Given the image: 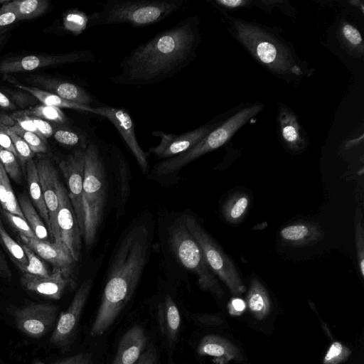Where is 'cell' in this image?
Masks as SVG:
<instances>
[{
	"label": "cell",
	"mask_w": 364,
	"mask_h": 364,
	"mask_svg": "<svg viewBox=\"0 0 364 364\" xmlns=\"http://www.w3.org/2000/svg\"><path fill=\"white\" fill-rule=\"evenodd\" d=\"M201 40L200 17L188 16L132 50L120 63L121 71L110 80L143 86L170 78L193 61Z\"/></svg>",
	"instance_id": "1"
},
{
	"label": "cell",
	"mask_w": 364,
	"mask_h": 364,
	"mask_svg": "<svg viewBox=\"0 0 364 364\" xmlns=\"http://www.w3.org/2000/svg\"><path fill=\"white\" fill-rule=\"evenodd\" d=\"M152 239L151 220L138 219L124 230L112 254L91 336L103 334L132 298L149 261Z\"/></svg>",
	"instance_id": "2"
},
{
	"label": "cell",
	"mask_w": 364,
	"mask_h": 364,
	"mask_svg": "<svg viewBox=\"0 0 364 364\" xmlns=\"http://www.w3.org/2000/svg\"><path fill=\"white\" fill-rule=\"evenodd\" d=\"M219 10L234 38L271 74L294 85H299L314 74V68L297 55L294 46L281 36L278 29Z\"/></svg>",
	"instance_id": "3"
},
{
	"label": "cell",
	"mask_w": 364,
	"mask_h": 364,
	"mask_svg": "<svg viewBox=\"0 0 364 364\" xmlns=\"http://www.w3.org/2000/svg\"><path fill=\"white\" fill-rule=\"evenodd\" d=\"M105 161L97 143L90 139L85 150L82 204L85 213L84 241L88 248L96 239L104 220L109 181Z\"/></svg>",
	"instance_id": "4"
},
{
	"label": "cell",
	"mask_w": 364,
	"mask_h": 364,
	"mask_svg": "<svg viewBox=\"0 0 364 364\" xmlns=\"http://www.w3.org/2000/svg\"><path fill=\"white\" fill-rule=\"evenodd\" d=\"M187 0H109L88 16V27L127 23L145 26L157 23L184 6Z\"/></svg>",
	"instance_id": "5"
},
{
	"label": "cell",
	"mask_w": 364,
	"mask_h": 364,
	"mask_svg": "<svg viewBox=\"0 0 364 364\" xmlns=\"http://www.w3.org/2000/svg\"><path fill=\"white\" fill-rule=\"evenodd\" d=\"M264 107L260 102L238 106L220 124L188 151L174 157L164 159L159 164L161 173L171 176L178 173L184 166L203 155L218 149L226 144L232 136L250 119L258 114Z\"/></svg>",
	"instance_id": "6"
},
{
	"label": "cell",
	"mask_w": 364,
	"mask_h": 364,
	"mask_svg": "<svg viewBox=\"0 0 364 364\" xmlns=\"http://www.w3.org/2000/svg\"><path fill=\"white\" fill-rule=\"evenodd\" d=\"M169 245L175 257L187 270L194 274L201 289L216 295L221 294L220 285L208 267L203 252L188 232L182 218L170 228Z\"/></svg>",
	"instance_id": "7"
},
{
	"label": "cell",
	"mask_w": 364,
	"mask_h": 364,
	"mask_svg": "<svg viewBox=\"0 0 364 364\" xmlns=\"http://www.w3.org/2000/svg\"><path fill=\"white\" fill-rule=\"evenodd\" d=\"M181 218L184 225L200 247L205 261L213 274L225 282L232 292L242 291L244 287L233 261L223 251L195 217L185 215Z\"/></svg>",
	"instance_id": "8"
},
{
	"label": "cell",
	"mask_w": 364,
	"mask_h": 364,
	"mask_svg": "<svg viewBox=\"0 0 364 364\" xmlns=\"http://www.w3.org/2000/svg\"><path fill=\"white\" fill-rule=\"evenodd\" d=\"M235 109L236 107H234L206 124L181 134H168L161 131L154 132L153 134L159 136L160 141L156 146L150 148L149 153L152 154L158 159L164 160L188 151L220 124Z\"/></svg>",
	"instance_id": "9"
},
{
	"label": "cell",
	"mask_w": 364,
	"mask_h": 364,
	"mask_svg": "<svg viewBox=\"0 0 364 364\" xmlns=\"http://www.w3.org/2000/svg\"><path fill=\"white\" fill-rule=\"evenodd\" d=\"M95 55L88 50H75L63 54H39L17 56L0 62V74L6 75L31 71L56 65L76 63H93Z\"/></svg>",
	"instance_id": "10"
},
{
	"label": "cell",
	"mask_w": 364,
	"mask_h": 364,
	"mask_svg": "<svg viewBox=\"0 0 364 364\" xmlns=\"http://www.w3.org/2000/svg\"><path fill=\"white\" fill-rule=\"evenodd\" d=\"M85 150L76 149L59 162V168L68 188V196L75 212L82 237L85 235V213L82 204Z\"/></svg>",
	"instance_id": "11"
},
{
	"label": "cell",
	"mask_w": 364,
	"mask_h": 364,
	"mask_svg": "<svg viewBox=\"0 0 364 364\" xmlns=\"http://www.w3.org/2000/svg\"><path fill=\"white\" fill-rule=\"evenodd\" d=\"M93 279L84 281L77 290L68 308L60 315L50 341L55 346L64 348L72 340L77 330L82 309L88 299Z\"/></svg>",
	"instance_id": "12"
},
{
	"label": "cell",
	"mask_w": 364,
	"mask_h": 364,
	"mask_svg": "<svg viewBox=\"0 0 364 364\" xmlns=\"http://www.w3.org/2000/svg\"><path fill=\"white\" fill-rule=\"evenodd\" d=\"M56 188L58 197L57 221L61 240L77 262L81 255L82 235L68 191L60 179L57 181Z\"/></svg>",
	"instance_id": "13"
},
{
	"label": "cell",
	"mask_w": 364,
	"mask_h": 364,
	"mask_svg": "<svg viewBox=\"0 0 364 364\" xmlns=\"http://www.w3.org/2000/svg\"><path fill=\"white\" fill-rule=\"evenodd\" d=\"M93 113L106 117L113 124L132 153L141 172L147 173L149 170L147 155L137 141L134 123L129 112L124 107L106 105L93 107Z\"/></svg>",
	"instance_id": "14"
},
{
	"label": "cell",
	"mask_w": 364,
	"mask_h": 364,
	"mask_svg": "<svg viewBox=\"0 0 364 364\" xmlns=\"http://www.w3.org/2000/svg\"><path fill=\"white\" fill-rule=\"evenodd\" d=\"M58 307L49 304H31L15 311L16 327L27 336L38 338L54 324Z\"/></svg>",
	"instance_id": "15"
},
{
	"label": "cell",
	"mask_w": 364,
	"mask_h": 364,
	"mask_svg": "<svg viewBox=\"0 0 364 364\" xmlns=\"http://www.w3.org/2000/svg\"><path fill=\"white\" fill-rule=\"evenodd\" d=\"M36 165L44 200L48 212L51 228V238L53 242L60 245H64L61 240L57 221L58 197L56 184L59 179L58 174L53 164L47 158H40Z\"/></svg>",
	"instance_id": "16"
},
{
	"label": "cell",
	"mask_w": 364,
	"mask_h": 364,
	"mask_svg": "<svg viewBox=\"0 0 364 364\" xmlns=\"http://www.w3.org/2000/svg\"><path fill=\"white\" fill-rule=\"evenodd\" d=\"M277 107V129L281 143L291 152H302L309 145L306 132L289 107L282 102Z\"/></svg>",
	"instance_id": "17"
},
{
	"label": "cell",
	"mask_w": 364,
	"mask_h": 364,
	"mask_svg": "<svg viewBox=\"0 0 364 364\" xmlns=\"http://www.w3.org/2000/svg\"><path fill=\"white\" fill-rule=\"evenodd\" d=\"M21 284L27 290L57 300L61 298L68 288L73 287L74 280L72 275L60 269H53L47 277L23 273Z\"/></svg>",
	"instance_id": "18"
},
{
	"label": "cell",
	"mask_w": 364,
	"mask_h": 364,
	"mask_svg": "<svg viewBox=\"0 0 364 364\" xmlns=\"http://www.w3.org/2000/svg\"><path fill=\"white\" fill-rule=\"evenodd\" d=\"M20 238L23 244L30 247L37 255L53 264V269H60L72 275L75 262L65 245H60L37 237H28L21 234H20Z\"/></svg>",
	"instance_id": "19"
},
{
	"label": "cell",
	"mask_w": 364,
	"mask_h": 364,
	"mask_svg": "<svg viewBox=\"0 0 364 364\" xmlns=\"http://www.w3.org/2000/svg\"><path fill=\"white\" fill-rule=\"evenodd\" d=\"M27 81L70 102L86 106L93 102L92 95L87 90L68 81L43 75L31 76Z\"/></svg>",
	"instance_id": "20"
},
{
	"label": "cell",
	"mask_w": 364,
	"mask_h": 364,
	"mask_svg": "<svg viewBox=\"0 0 364 364\" xmlns=\"http://www.w3.org/2000/svg\"><path fill=\"white\" fill-rule=\"evenodd\" d=\"M146 346V337L143 328L134 326L120 338L112 364H134Z\"/></svg>",
	"instance_id": "21"
},
{
	"label": "cell",
	"mask_w": 364,
	"mask_h": 364,
	"mask_svg": "<svg viewBox=\"0 0 364 364\" xmlns=\"http://www.w3.org/2000/svg\"><path fill=\"white\" fill-rule=\"evenodd\" d=\"M282 241L291 246L299 247L321 241L324 233L320 225L311 222H300L282 228L279 232Z\"/></svg>",
	"instance_id": "22"
},
{
	"label": "cell",
	"mask_w": 364,
	"mask_h": 364,
	"mask_svg": "<svg viewBox=\"0 0 364 364\" xmlns=\"http://www.w3.org/2000/svg\"><path fill=\"white\" fill-rule=\"evenodd\" d=\"M210 2L217 8L228 10L258 8L271 13L274 7H278L289 16H294L296 12L288 1L283 0H214Z\"/></svg>",
	"instance_id": "23"
},
{
	"label": "cell",
	"mask_w": 364,
	"mask_h": 364,
	"mask_svg": "<svg viewBox=\"0 0 364 364\" xmlns=\"http://www.w3.org/2000/svg\"><path fill=\"white\" fill-rule=\"evenodd\" d=\"M158 316L161 331L170 343L177 338L181 326L179 310L170 296H166L158 308Z\"/></svg>",
	"instance_id": "24"
},
{
	"label": "cell",
	"mask_w": 364,
	"mask_h": 364,
	"mask_svg": "<svg viewBox=\"0 0 364 364\" xmlns=\"http://www.w3.org/2000/svg\"><path fill=\"white\" fill-rule=\"evenodd\" d=\"M26 170L31 200L40 214L41 218L46 223L47 230L51 235V228L48 212L44 200L36 165L32 159L26 162Z\"/></svg>",
	"instance_id": "25"
},
{
	"label": "cell",
	"mask_w": 364,
	"mask_h": 364,
	"mask_svg": "<svg viewBox=\"0 0 364 364\" xmlns=\"http://www.w3.org/2000/svg\"><path fill=\"white\" fill-rule=\"evenodd\" d=\"M16 87L30 93L43 105L60 108H68L93 113V107L70 102L53 93L36 87H30L21 84H15Z\"/></svg>",
	"instance_id": "26"
},
{
	"label": "cell",
	"mask_w": 364,
	"mask_h": 364,
	"mask_svg": "<svg viewBox=\"0 0 364 364\" xmlns=\"http://www.w3.org/2000/svg\"><path fill=\"white\" fill-rule=\"evenodd\" d=\"M250 197L244 192L231 195L223 205L222 213L225 220L230 224L240 223L249 207Z\"/></svg>",
	"instance_id": "27"
},
{
	"label": "cell",
	"mask_w": 364,
	"mask_h": 364,
	"mask_svg": "<svg viewBox=\"0 0 364 364\" xmlns=\"http://www.w3.org/2000/svg\"><path fill=\"white\" fill-rule=\"evenodd\" d=\"M338 33L343 45L353 55L361 56L364 53V43L359 30L350 23L341 21L338 25Z\"/></svg>",
	"instance_id": "28"
},
{
	"label": "cell",
	"mask_w": 364,
	"mask_h": 364,
	"mask_svg": "<svg viewBox=\"0 0 364 364\" xmlns=\"http://www.w3.org/2000/svg\"><path fill=\"white\" fill-rule=\"evenodd\" d=\"M8 4L14 11L18 21L36 18L44 14L49 6L47 0L13 1Z\"/></svg>",
	"instance_id": "29"
},
{
	"label": "cell",
	"mask_w": 364,
	"mask_h": 364,
	"mask_svg": "<svg viewBox=\"0 0 364 364\" xmlns=\"http://www.w3.org/2000/svg\"><path fill=\"white\" fill-rule=\"evenodd\" d=\"M18 202L24 218L32 229L36 237L43 240L47 239L48 230L31 200L23 194L19 196Z\"/></svg>",
	"instance_id": "30"
},
{
	"label": "cell",
	"mask_w": 364,
	"mask_h": 364,
	"mask_svg": "<svg viewBox=\"0 0 364 364\" xmlns=\"http://www.w3.org/2000/svg\"><path fill=\"white\" fill-rule=\"evenodd\" d=\"M21 116L34 117L61 124H65L68 122L60 109L43 104L14 112L11 117Z\"/></svg>",
	"instance_id": "31"
},
{
	"label": "cell",
	"mask_w": 364,
	"mask_h": 364,
	"mask_svg": "<svg viewBox=\"0 0 364 364\" xmlns=\"http://www.w3.org/2000/svg\"><path fill=\"white\" fill-rule=\"evenodd\" d=\"M0 203L3 210L23 218L24 216L11 188L9 176L0 161Z\"/></svg>",
	"instance_id": "32"
},
{
	"label": "cell",
	"mask_w": 364,
	"mask_h": 364,
	"mask_svg": "<svg viewBox=\"0 0 364 364\" xmlns=\"http://www.w3.org/2000/svg\"><path fill=\"white\" fill-rule=\"evenodd\" d=\"M53 136L59 144L65 146L77 147V149L85 150L90 141L86 133L67 127L55 130Z\"/></svg>",
	"instance_id": "33"
},
{
	"label": "cell",
	"mask_w": 364,
	"mask_h": 364,
	"mask_svg": "<svg viewBox=\"0 0 364 364\" xmlns=\"http://www.w3.org/2000/svg\"><path fill=\"white\" fill-rule=\"evenodd\" d=\"M0 244L10 255L12 261L23 272L28 264V260L25 253L17 242H16L5 230L1 220H0Z\"/></svg>",
	"instance_id": "34"
},
{
	"label": "cell",
	"mask_w": 364,
	"mask_h": 364,
	"mask_svg": "<svg viewBox=\"0 0 364 364\" xmlns=\"http://www.w3.org/2000/svg\"><path fill=\"white\" fill-rule=\"evenodd\" d=\"M89 18L84 12L72 9L63 17L64 28L74 35L82 33L88 27Z\"/></svg>",
	"instance_id": "35"
},
{
	"label": "cell",
	"mask_w": 364,
	"mask_h": 364,
	"mask_svg": "<svg viewBox=\"0 0 364 364\" xmlns=\"http://www.w3.org/2000/svg\"><path fill=\"white\" fill-rule=\"evenodd\" d=\"M354 224L358 264L360 273L364 277V225L363 212L360 207L356 208Z\"/></svg>",
	"instance_id": "36"
},
{
	"label": "cell",
	"mask_w": 364,
	"mask_h": 364,
	"mask_svg": "<svg viewBox=\"0 0 364 364\" xmlns=\"http://www.w3.org/2000/svg\"><path fill=\"white\" fill-rule=\"evenodd\" d=\"M267 303L264 289L257 278L252 280L248 296V304L250 309L255 312L263 311Z\"/></svg>",
	"instance_id": "37"
},
{
	"label": "cell",
	"mask_w": 364,
	"mask_h": 364,
	"mask_svg": "<svg viewBox=\"0 0 364 364\" xmlns=\"http://www.w3.org/2000/svg\"><path fill=\"white\" fill-rule=\"evenodd\" d=\"M21 247L28 260V264L23 272L38 277L48 276L50 274L46 266L37 255L26 245L23 244Z\"/></svg>",
	"instance_id": "38"
},
{
	"label": "cell",
	"mask_w": 364,
	"mask_h": 364,
	"mask_svg": "<svg viewBox=\"0 0 364 364\" xmlns=\"http://www.w3.org/2000/svg\"><path fill=\"white\" fill-rule=\"evenodd\" d=\"M16 156L0 146V161L5 171L14 181L20 182L21 171Z\"/></svg>",
	"instance_id": "39"
},
{
	"label": "cell",
	"mask_w": 364,
	"mask_h": 364,
	"mask_svg": "<svg viewBox=\"0 0 364 364\" xmlns=\"http://www.w3.org/2000/svg\"><path fill=\"white\" fill-rule=\"evenodd\" d=\"M9 127L27 143L33 153H45L47 151L45 141L36 134L21 129L16 124L9 126Z\"/></svg>",
	"instance_id": "40"
},
{
	"label": "cell",
	"mask_w": 364,
	"mask_h": 364,
	"mask_svg": "<svg viewBox=\"0 0 364 364\" xmlns=\"http://www.w3.org/2000/svg\"><path fill=\"white\" fill-rule=\"evenodd\" d=\"M9 124L6 126V132L13 142L18 160L23 167H24L26 162L33 158L34 153L31 151L27 143L9 127Z\"/></svg>",
	"instance_id": "41"
},
{
	"label": "cell",
	"mask_w": 364,
	"mask_h": 364,
	"mask_svg": "<svg viewBox=\"0 0 364 364\" xmlns=\"http://www.w3.org/2000/svg\"><path fill=\"white\" fill-rule=\"evenodd\" d=\"M3 213L11 225L18 230L19 234L28 237H36L25 218L12 214L4 210H3Z\"/></svg>",
	"instance_id": "42"
},
{
	"label": "cell",
	"mask_w": 364,
	"mask_h": 364,
	"mask_svg": "<svg viewBox=\"0 0 364 364\" xmlns=\"http://www.w3.org/2000/svg\"><path fill=\"white\" fill-rule=\"evenodd\" d=\"M9 2L1 5L0 8V35L18 21L16 15L8 4Z\"/></svg>",
	"instance_id": "43"
},
{
	"label": "cell",
	"mask_w": 364,
	"mask_h": 364,
	"mask_svg": "<svg viewBox=\"0 0 364 364\" xmlns=\"http://www.w3.org/2000/svg\"><path fill=\"white\" fill-rule=\"evenodd\" d=\"M6 117L0 120V146L13 153L18 159L13 142L6 132Z\"/></svg>",
	"instance_id": "44"
},
{
	"label": "cell",
	"mask_w": 364,
	"mask_h": 364,
	"mask_svg": "<svg viewBox=\"0 0 364 364\" xmlns=\"http://www.w3.org/2000/svg\"><path fill=\"white\" fill-rule=\"evenodd\" d=\"M30 117L34 123L38 132H39L41 137L44 141L46 138L53 135V128L48 121L34 117Z\"/></svg>",
	"instance_id": "45"
},
{
	"label": "cell",
	"mask_w": 364,
	"mask_h": 364,
	"mask_svg": "<svg viewBox=\"0 0 364 364\" xmlns=\"http://www.w3.org/2000/svg\"><path fill=\"white\" fill-rule=\"evenodd\" d=\"M92 358L90 353H78L77 355L60 360L54 364H91Z\"/></svg>",
	"instance_id": "46"
},
{
	"label": "cell",
	"mask_w": 364,
	"mask_h": 364,
	"mask_svg": "<svg viewBox=\"0 0 364 364\" xmlns=\"http://www.w3.org/2000/svg\"><path fill=\"white\" fill-rule=\"evenodd\" d=\"M11 119L16 121V124L18 126H19L21 129H23L26 131H28V132L35 133L41 137L39 132H38L34 123L33 122V121L31 120L30 117H28V116L14 117H11Z\"/></svg>",
	"instance_id": "47"
},
{
	"label": "cell",
	"mask_w": 364,
	"mask_h": 364,
	"mask_svg": "<svg viewBox=\"0 0 364 364\" xmlns=\"http://www.w3.org/2000/svg\"><path fill=\"white\" fill-rule=\"evenodd\" d=\"M156 350L151 347L144 351L134 364H156Z\"/></svg>",
	"instance_id": "48"
},
{
	"label": "cell",
	"mask_w": 364,
	"mask_h": 364,
	"mask_svg": "<svg viewBox=\"0 0 364 364\" xmlns=\"http://www.w3.org/2000/svg\"><path fill=\"white\" fill-rule=\"evenodd\" d=\"M343 346L338 342L333 343L328 349L325 357L326 360H330L339 355L342 352Z\"/></svg>",
	"instance_id": "49"
},
{
	"label": "cell",
	"mask_w": 364,
	"mask_h": 364,
	"mask_svg": "<svg viewBox=\"0 0 364 364\" xmlns=\"http://www.w3.org/2000/svg\"><path fill=\"white\" fill-rule=\"evenodd\" d=\"M0 107L4 109L12 110L16 108L15 104L7 95L0 90Z\"/></svg>",
	"instance_id": "50"
},
{
	"label": "cell",
	"mask_w": 364,
	"mask_h": 364,
	"mask_svg": "<svg viewBox=\"0 0 364 364\" xmlns=\"http://www.w3.org/2000/svg\"><path fill=\"white\" fill-rule=\"evenodd\" d=\"M11 276L12 274L8 267L7 262L0 257V277L5 279H10Z\"/></svg>",
	"instance_id": "51"
},
{
	"label": "cell",
	"mask_w": 364,
	"mask_h": 364,
	"mask_svg": "<svg viewBox=\"0 0 364 364\" xmlns=\"http://www.w3.org/2000/svg\"><path fill=\"white\" fill-rule=\"evenodd\" d=\"M232 306L236 311L241 312L245 309V304L240 299H235L232 301Z\"/></svg>",
	"instance_id": "52"
},
{
	"label": "cell",
	"mask_w": 364,
	"mask_h": 364,
	"mask_svg": "<svg viewBox=\"0 0 364 364\" xmlns=\"http://www.w3.org/2000/svg\"><path fill=\"white\" fill-rule=\"evenodd\" d=\"M31 364H45L43 363V362L40 361V360H34L33 363H31Z\"/></svg>",
	"instance_id": "53"
}]
</instances>
